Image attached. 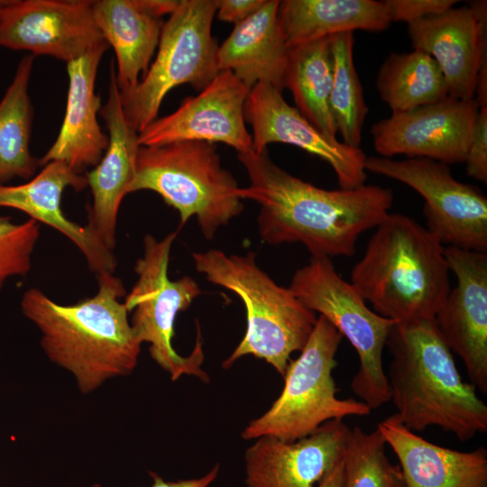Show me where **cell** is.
<instances>
[{"instance_id": "1", "label": "cell", "mask_w": 487, "mask_h": 487, "mask_svg": "<svg viewBox=\"0 0 487 487\" xmlns=\"http://www.w3.org/2000/svg\"><path fill=\"white\" fill-rule=\"evenodd\" d=\"M250 184L241 199L260 205L259 234L269 244L300 243L311 257L352 256L359 236L390 212L391 189L363 185L328 190L306 182L276 165L267 150L237 153Z\"/></svg>"}, {"instance_id": "2", "label": "cell", "mask_w": 487, "mask_h": 487, "mask_svg": "<svg viewBox=\"0 0 487 487\" xmlns=\"http://www.w3.org/2000/svg\"><path fill=\"white\" fill-rule=\"evenodd\" d=\"M96 278V293L72 305L55 302L38 288L28 289L21 299V310L40 331L46 355L73 375L84 394L131 374L142 345L119 301L126 293L122 280L112 272Z\"/></svg>"}, {"instance_id": "3", "label": "cell", "mask_w": 487, "mask_h": 487, "mask_svg": "<svg viewBox=\"0 0 487 487\" xmlns=\"http://www.w3.org/2000/svg\"><path fill=\"white\" fill-rule=\"evenodd\" d=\"M386 347L391 400L407 428L437 427L461 442L487 432V406L462 379L435 318L395 323Z\"/></svg>"}, {"instance_id": "4", "label": "cell", "mask_w": 487, "mask_h": 487, "mask_svg": "<svg viewBox=\"0 0 487 487\" xmlns=\"http://www.w3.org/2000/svg\"><path fill=\"white\" fill-rule=\"evenodd\" d=\"M374 228L350 282L396 323L435 318L450 291L445 246L402 214L389 213Z\"/></svg>"}, {"instance_id": "5", "label": "cell", "mask_w": 487, "mask_h": 487, "mask_svg": "<svg viewBox=\"0 0 487 487\" xmlns=\"http://www.w3.org/2000/svg\"><path fill=\"white\" fill-rule=\"evenodd\" d=\"M192 257L207 280L234 292L246 309V332L223 367L230 368L239 358L252 354L284 377L291 354L307 344L317 314L263 271L253 252L237 255L210 249L193 253Z\"/></svg>"}, {"instance_id": "6", "label": "cell", "mask_w": 487, "mask_h": 487, "mask_svg": "<svg viewBox=\"0 0 487 487\" xmlns=\"http://www.w3.org/2000/svg\"><path fill=\"white\" fill-rule=\"evenodd\" d=\"M233 174L221 165L215 143L181 141L140 146L128 193L151 190L179 214L181 228L196 216L207 239L244 210Z\"/></svg>"}, {"instance_id": "7", "label": "cell", "mask_w": 487, "mask_h": 487, "mask_svg": "<svg viewBox=\"0 0 487 487\" xmlns=\"http://www.w3.org/2000/svg\"><path fill=\"white\" fill-rule=\"evenodd\" d=\"M343 335L324 317L300 351L290 360L284 386L270 409L243 430L245 440L272 436L292 442L305 437L324 423L350 416H366L371 409L363 401L339 399L333 371Z\"/></svg>"}, {"instance_id": "8", "label": "cell", "mask_w": 487, "mask_h": 487, "mask_svg": "<svg viewBox=\"0 0 487 487\" xmlns=\"http://www.w3.org/2000/svg\"><path fill=\"white\" fill-rule=\"evenodd\" d=\"M216 0H180L163 23L155 60L132 88L120 91L124 114L138 133L157 118L174 87L188 84L203 90L219 72L217 43L212 36Z\"/></svg>"}, {"instance_id": "9", "label": "cell", "mask_w": 487, "mask_h": 487, "mask_svg": "<svg viewBox=\"0 0 487 487\" xmlns=\"http://www.w3.org/2000/svg\"><path fill=\"white\" fill-rule=\"evenodd\" d=\"M289 289L310 310L326 318L355 349L359 367L351 387L371 409L391 400L382 364L389 333L396 323L372 310L328 257H311L297 270Z\"/></svg>"}, {"instance_id": "10", "label": "cell", "mask_w": 487, "mask_h": 487, "mask_svg": "<svg viewBox=\"0 0 487 487\" xmlns=\"http://www.w3.org/2000/svg\"><path fill=\"white\" fill-rule=\"evenodd\" d=\"M177 234L178 231H174L161 240L152 234L144 236L143 254L134 267L138 279L124 303L128 312L133 311L130 323L137 338L142 344H150L152 358L172 381L190 375L208 382V374L202 369L204 352L199 328L188 355H180L172 345L177 315L188 309L201 294L191 277L175 280L169 278L170 253Z\"/></svg>"}, {"instance_id": "11", "label": "cell", "mask_w": 487, "mask_h": 487, "mask_svg": "<svg viewBox=\"0 0 487 487\" xmlns=\"http://www.w3.org/2000/svg\"><path fill=\"white\" fill-rule=\"evenodd\" d=\"M364 166L422 196L426 228L443 246L487 253V198L477 187L456 180L447 164L427 158L371 156Z\"/></svg>"}, {"instance_id": "12", "label": "cell", "mask_w": 487, "mask_h": 487, "mask_svg": "<svg viewBox=\"0 0 487 487\" xmlns=\"http://www.w3.org/2000/svg\"><path fill=\"white\" fill-rule=\"evenodd\" d=\"M416 51L431 56L447 86L448 96L487 106V2L450 8L409 24Z\"/></svg>"}, {"instance_id": "13", "label": "cell", "mask_w": 487, "mask_h": 487, "mask_svg": "<svg viewBox=\"0 0 487 487\" xmlns=\"http://www.w3.org/2000/svg\"><path fill=\"white\" fill-rule=\"evenodd\" d=\"M479 109L474 98L447 96L412 110L391 113L372 126L374 149L385 158L405 154L447 165L464 163Z\"/></svg>"}, {"instance_id": "14", "label": "cell", "mask_w": 487, "mask_h": 487, "mask_svg": "<svg viewBox=\"0 0 487 487\" xmlns=\"http://www.w3.org/2000/svg\"><path fill=\"white\" fill-rule=\"evenodd\" d=\"M250 89L231 71H219L198 95L186 97L174 112L139 133V144L199 141L223 142L237 153L253 150L244 114Z\"/></svg>"}, {"instance_id": "15", "label": "cell", "mask_w": 487, "mask_h": 487, "mask_svg": "<svg viewBox=\"0 0 487 487\" xmlns=\"http://www.w3.org/2000/svg\"><path fill=\"white\" fill-rule=\"evenodd\" d=\"M106 41L89 0H11L0 18V46L69 62Z\"/></svg>"}, {"instance_id": "16", "label": "cell", "mask_w": 487, "mask_h": 487, "mask_svg": "<svg viewBox=\"0 0 487 487\" xmlns=\"http://www.w3.org/2000/svg\"><path fill=\"white\" fill-rule=\"evenodd\" d=\"M244 114L245 123L252 126L255 152L266 151L272 142L294 145L326 161L334 170L340 188L365 184L367 156L363 150L323 133L289 105L278 88L266 83L255 84L247 96Z\"/></svg>"}, {"instance_id": "17", "label": "cell", "mask_w": 487, "mask_h": 487, "mask_svg": "<svg viewBox=\"0 0 487 487\" xmlns=\"http://www.w3.org/2000/svg\"><path fill=\"white\" fill-rule=\"evenodd\" d=\"M457 278L435 320L452 352L464 362L470 382L487 394V253L445 247Z\"/></svg>"}, {"instance_id": "18", "label": "cell", "mask_w": 487, "mask_h": 487, "mask_svg": "<svg viewBox=\"0 0 487 487\" xmlns=\"http://www.w3.org/2000/svg\"><path fill=\"white\" fill-rule=\"evenodd\" d=\"M351 428L329 420L310 435L288 442L261 436L244 454L248 487H317L343 459Z\"/></svg>"}, {"instance_id": "19", "label": "cell", "mask_w": 487, "mask_h": 487, "mask_svg": "<svg viewBox=\"0 0 487 487\" xmlns=\"http://www.w3.org/2000/svg\"><path fill=\"white\" fill-rule=\"evenodd\" d=\"M99 115L106 122L109 142L100 161L85 175L93 198L87 225L113 251L118 211L133 179L141 146L139 133L124 114L114 62L110 64L108 98Z\"/></svg>"}, {"instance_id": "20", "label": "cell", "mask_w": 487, "mask_h": 487, "mask_svg": "<svg viewBox=\"0 0 487 487\" xmlns=\"http://www.w3.org/2000/svg\"><path fill=\"white\" fill-rule=\"evenodd\" d=\"M87 186L86 176L62 161H50L39 174L21 185H0V207L27 214L69 239L82 253L96 275L114 272L116 259L95 233L70 220L62 210V195L68 188L80 191Z\"/></svg>"}, {"instance_id": "21", "label": "cell", "mask_w": 487, "mask_h": 487, "mask_svg": "<svg viewBox=\"0 0 487 487\" xmlns=\"http://www.w3.org/2000/svg\"><path fill=\"white\" fill-rule=\"evenodd\" d=\"M108 46L103 41L67 63L69 87L65 115L56 140L40 159V165L58 161L81 173L94 168L103 157L109 138L97 121L101 98L95 92V85L99 63Z\"/></svg>"}, {"instance_id": "22", "label": "cell", "mask_w": 487, "mask_h": 487, "mask_svg": "<svg viewBox=\"0 0 487 487\" xmlns=\"http://www.w3.org/2000/svg\"><path fill=\"white\" fill-rule=\"evenodd\" d=\"M180 0H95L97 27L115 51L120 91L134 87L146 74L158 48L163 26Z\"/></svg>"}, {"instance_id": "23", "label": "cell", "mask_w": 487, "mask_h": 487, "mask_svg": "<svg viewBox=\"0 0 487 487\" xmlns=\"http://www.w3.org/2000/svg\"><path fill=\"white\" fill-rule=\"evenodd\" d=\"M377 428L397 456L406 487H487V450L470 452L436 445L392 414Z\"/></svg>"}, {"instance_id": "24", "label": "cell", "mask_w": 487, "mask_h": 487, "mask_svg": "<svg viewBox=\"0 0 487 487\" xmlns=\"http://www.w3.org/2000/svg\"><path fill=\"white\" fill-rule=\"evenodd\" d=\"M280 2L265 0L257 12L234 25L218 46L219 71H231L249 88L266 83L284 89L289 47L280 21Z\"/></svg>"}, {"instance_id": "25", "label": "cell", "mask_w": 487, "mask_h": 487, "mask_svg": "<svg viewBox=\"0 0 487 487\" xmlns=\"http://www.w3.org/2000/svg\"><path fill=\"white\" fill-rule=\"evenodd\" d=\"M279 16L288 47L355 30L381 32L391 23L384 1L284 0Z\"/></svg>"}, {"instance_id": "26", "label": "cell", "mask_w": 487, "mask_h": 487, "mask_svg": "<svg viewBox=\"0 0 487 487\" xmlns=\"http://www.w3.org/2000/svg\"><path fill=\"white\" fill-rule=\"evenodd\" d=\"M333 84V56L329 37L289 48L284 88L296 108L315 127L330 137L337 132L329 97Z\"/></svg>"}, {"instance_id": "27", "label": "cell", "mask_w": 487, "mask_h": 487, "mask_svg": "<svg viewBox=\"0 0 487 487\" xmlns=\"http://www.w3.org/2000/svg\"><path fill=\"white\" fill-rule=\"evenodd\" d=\"M34 56H23L0 101V185L15 178H32L38 166L30 152L33 106L29 81Z\"/></svg>"}, {"instance_id": "28", "label": "cell", "mask_w": 487, "mask_h": 487, "mask_svg": "<svg viewBox=\"0 0 487 487\" xmlns=\"http://www.w3.org/2000/svg\"><path fill=\"white\" fill-rule=\"evenodd\" d=\"M376 87L392 113L405 112L448 96L445 78L428 54L391 53L382 63Z\"/></svg>"}, {"instance_id": "29", "label": "cell", "mask_w": 487, "mask_h": 487, "mask_svg": "<svg viewBox=\"0 0 487 487\" xmlns=\"http://www.w3.org/2000/svg\"><path fill=\"white\" fill-rule=\"evenodd\" d=\"M333 56V84L329 97L332 117L342 142L360 148L368 106L354 61V32L329 37Z\"/></svg>"}, {"instance_id": "30", "label": "cell", "mask_w": 487, "mask_h": 487, "mask_svg": "<svg viewBox=\"0 0 487 487\" xmlns=\"http://www.w3.org/2000/svg\"><path fill=\"white\" fill-rule=\"evenodd\" d=\"M386 442L376 427L350 431L343 457L342 487H406L400 465L390 462Z\"/></svg>"}, {"instance_id": "31", "label": "cell", "mask_w": 487, "mask_h": 487, "mask_svg": "<svg viewBox=\"0 0 487 487\" xmlns=\"http://www.w3.org/2000/svg\"><path fill=\"white\" fill-rule=\"evenodd\" d=\"M39 237L37 221L29 218L15 223L9 216H0V290L9 279L30 271Z\"/></svg>"}, {"instance_id": "32", "label": "cell", "mask_w": 487, "mask_h": 487, "mask_svg": "<svg viewBox=\"0 0 487 487\" xmlns=\"http://www.w3.org/2000/svg\"><path fill=\"white\" fill-rule=\"evenodd\" d=\"M455 0H385L391 22L408 24L437 15L454 7Z\"/></svg>"}, {"instance_id": "33", "label": "cell", "mask_w": 487, "mask_h": 487, "mask_svg": "<svg viewBox=\"0 0 487 487\" xmlns=\"http://www.w3.org/2000/svg\"><path fill=\"white\" fill-rule=\"evenodd\" d=\"M464 163L468 176L487 183V106L479 109Z\"/></svg>"}, {"instance_id": "34", "label": "cell", "mask_w": 487, "mask_h": 487, "mask_svg": "<svg viewBox=\"0 0 487 487\" xmlns=\"http://www.w3.org/2000/svg\"><path fill=\"white\" fill-rule=\"evenodd\" d=\"M265 0H216V14L219 20L241 23L257 12Z\"/></svg>"}, {"instance_id": "35", "label": "cell", "mask_w": 487, "mask_h": 487, "mask_svg": "<svg viewBox=\"0 0 487 487\" xmlns=\"http://www.w3.org/2000/svg\"><path fill=\"white\" fill-rule=\"evenodd\" d=\"M219 471L218 465H216L207 474L200 478L179 480L176 482H167L159 474L149 472L152 479V487H208L217 477ZM89 487H102L99 483H94Z\"/></svg>"}, {"instance_id": "36", "label": "cell", "mask_w": 487, "mask_h": 487, "mask_svg": "<svg viewBox=\"0 0 487 487\" xmlns=\"http://www.w3.org/2000/svg\"><path fill=\"white\" fill-rule=\"evenodd\" d=\"M343 459L323 478L317 487H342Z\"/></svg>"}, {"instance_id": "37", "label": "cell", "mask_w": 487, "mask_h": 487, "mask_svg": "<svg viewBox=\"0 0 487 487\" xmlns=\"http://www.w3.org/2000/svg\"><path fill=\"white\" fill-rule=\"evenodd\" d=\"M11 0H0V18L5 9V7L9 5Z\"/></svg>"}]
</instances>
